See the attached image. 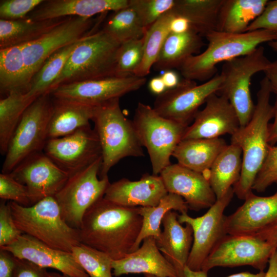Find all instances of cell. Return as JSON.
<instances>
[{"instance_id":"1","label":"cell","mask_w":277,"mask_h":277,"mask_svg":"<svg viewBox=\"0 0 277 277\" xmlns=\"http://www.w3.org/2000/svg\"><path fill=\"white\" fill-rule=\"evenodd\" d=\"M138 207L124 206L104 197L85 213L78 229L81 243L117 260L133 251L141 230Z\"/></svg>"},{"instance_id":"2","label":"cell","mask_w":277,"mask_h":277,"mask_svg":"<svg viewBox=\"0 0 277 277\" xmlns=\"http://www.w3.org/2000/svg\"><path fill=\"white\" fill-rule=\"evenodd\" d=\"M272 92L270 82L265 76L260 82L256 104L249 123L231 135V143L242 151V167L239 181L233 186L237 197L245 200L252 193L256 175L267 156L269 122L274 115L273 106L270 103Z\"/></svg>"},{"instance_id":"3","label":"cell","mask_w":277,"mask_h":277,"mask_svg":"<svg viewBox=\"0 0 277 277\" xmlns=\"http://www.w3.org/2000/svg\"><path fill=\"white\" fill-rule=\"evenodd\" d=\"M205 37L208 41L202 53L189 57L179 68L183 78L192 81H208L215 75L216 65L245 55L264 43L277 39V33L258 30L242 33L213 30Z\"/></svg>"},{"instance_id":"4","label":"cell","mask_w":277,"mask_h":277,"mask_svg":"<svg viewBox=\"0 0 277 277\" xmlns=\"http://www.w3.org/2000/svg\"><path fill=\"white\" fill-rule=\"evenodd\" d=\"M14 221L23 234L55 249L71 252L81 243L78 230L63 219L54 197H48L29 206L8 202Z\"/></svg>"},{"instance_id":"5","label":"cell","mask_w":277,"mask_h":277,"mask_svg":"<svg viewBox=\"0 0 277 277\" xmlns=\"http://www.w3.org/2000/svg\"><path fill=\"white\" fill-rule=\"evenodd\" d=\"M119 100L96 106L92 120L102 149L100 178L108 176L111 168L123 159L144 156L132 121L124 115Z\"/></svg>"},{"instance_id":"6","label":"cell","mask_w":277,"mask_h":277,"mask_svg":"<svg viewBox=\"0 0 277 277\" xmlns=\"http://www.w3.org/2000/svg\"><path fill=\"white\" fill-rule=\"evenodd\" d=\"M121 45L103 29L82 38L51 86L50 93L61 85L115 76Z\"/></svg>"},{"instance_id":"7","label":"cell","mask_w":277,"mask_h":277,"mask_svg":"<svg viewBox=\"0 0 277 277\" xmlns=\"http://www.w3.org/2000/svg\"><path fill=\"white\" fill-rule=\"evenodd\" d=\"M132 122L141 145L148 153L152 174L159 175L171 164L170 157L188 126L163 117L141 102Z\"/></svg>"},{"instance_id":"8","label":"cell","mask_w":277,"mask_h":277,"mask_svg":"<svg viewBox=\"0 0 277 277\" xmlns=\"http://www.w3.org/2000/svg\"><path fill=\"white\" fill-rule=\"evenodd\" d=\"M52 108L50 93L37 97L27 108L9 141L2 173H11L28 157L43 151Z\"/></svg>"},{"instance_id":"9","label":"cell","mask_w":277,"mask_h":277,"mask_svg":"<svg viewBox=\"0 0 277 277\" xmlns=\"http://www.w3.org/2000/svg\"><path fill=\"white\" fill-rule=\"evenodd\" d=\"M272 65L262 46L245 55L224 63L221 73L223 81L217 93L226 97L231 103L240 127L249 123L254 111L250 92L252 76L260 71L264 72Z\"/></svg>"},{"instance_id":"10","label":"cell","mask_w":277,"mask_h":277,"mask_svg":"<svg viewBox=\"0 0 277 277\" xmlns=\"http://www.w3.org/2000/svg\"><path fill=\"white\" fill-rule=\"evenodd\" d=\"M101 157L70 175L54 196L63 219L71 227L79 229L83 216L95 203L104 197L110 183L108 176L100 178Z\"/></svg>"},{"instance_id":"11","label":"cell","mask_w":277,"mask_h":277,"mask_svg":"<svg viewBox=\"0 0 277 277\" xmlns=\"http://www.w3.org/2000/svg\"><path fill=\"white\" fill-rule=\"evenodd\" d=\"M277 249L258 236L225 235L204 261L201 270L208 272L216 267L249 265L264 271Z\"/></svg>"},{"instance_id":"12","label":"cell","mask_w":277,"mask_h":277,"mask_svg":"<svg viewBox=\"0 0 277 277\" xmlns=\"http://www.w3.org/2000/svg\"><path fill=\"white\" fill-rule=\"evenodd\" d=\"M223 81L221 73L199 85L183 78L176 87L157 95L152 108L163 117L188 126L201 105L219 92Z\"/></svg>"},{"instance_id":"13","label":"cell","mask_w":277,"mask_h":277,"mask_svg":"<svg viewBox=\"0 0 277 277\" xmlns=\"http://www.w3.org/2000/svg\"><path fill=\"white\" fill-rule=\"evenodd\" d=\"M94 22L93 17L69 16L38 39L22 44L28 88L48 57L61 48L93 32L97 23Z\"/></svg>"},{"instance_id":"14","label":"cell","mask_w":277,"mask_h":277,"mask_svg":"<svg viewBox=\"0 0 277 277\" xmlns=\"http://www.w3.org/2000/svg\"><path fill=\"white\" fill-rule=\"evenodd\" d=\"M43 152L70 176L102 157L98 137L90 125L64 136L49 138Z\"/></svg>"},{"instance_id":"15","label":"cell","mask_w":277,"mask_h":277,"mask_svg":"<svg viewBox=\"0 0 277 277\" xmlns=\"http://www.w3.org/2000/svg\"><path fill=\"white\" fill-rule=\"evenodd\" d=\"M234 193L232 187L223 197L216 200L201 216L192 217L187 213L178 215L179 222L189 224L193 230V243L187 263V266L190 269L201 270L204 261L211 250L227 234L224 230L225 215L224 212Z\"/></svg>"},{"instance_id":"16","label":"cell","mask_w":277,"mask_h":277,"mask_svg":"<svg viewBox=\"0 0 277 277\" xmlns=\"http://www.w3.org/2000/svg\"><path fill=\"white\" fill-rule=\"evenodd\" d=\"M146 80L135 75L110 76L61 85L50 94L54 97L98 106L138 90Z\"/></svg>"},{"instance_id":"17","label":"cell","mask_w":277,"mask_h":277,"mask_svg":"<svg viewBox=\"0 0 277 277\" xmlns=\"http://www.w3.org/2000/svg\"><path fill=\"white\" fill-rule=\"evenodd\" d=\"M10 173L27 188L31 205L54 197L70 176L43 151L28 157Z\"/></svg>"},{"instance_id":"18","label":"cell","mask_w":277,"mask_h":277,"mask_svg":"<svg viewBox=\"0 0 277 277\" xmlns=\"http://www.w3.org/2000/svg\"><path fill=\"white\" fill-rule=\"evenodd\" d=\"M232 214L225 216L226 234L258 236L277 224V191L268 196L253 192Z\"/></svg>"},{"instance_id":"19","label":"cell","mask_w":277,"mask_h":277,"mask_svg":"<svg viewBox=\"0 0 277 277\" xmlns=\"http://www.w3.org/2000/svg\"><path fill=\"white\" fill-rule=\"evenodd\" d=\"M205 103L204 108L196 114L193 123L187 127L182 140L232 135L240 128L237 114L226 97L214 93Z\"/></svg>"},{"instance_id":"20","label":"cell","mask_w":277,"mask_h":277,"mask_svg":"<svg viewBox=\"0 0 277 277\" xmlns=\"http://www.w3.org/2000/svg\"><path fill=\"white\" fill-rule=\"evenodd\" d=\"M168 193L181 196L191 210L209 208L216 201L207 177L178 163L170 164L159 174Z\"/></svg>"},{"instance_id":"21","label":"cell","mask_w":277,"mask_h":277,"mask_svg":"<svg viewBox=\"0 0 277 277\" xmlns=\"http://www.w3.org/2000/svg\"><path fill=\"white\" fill-rule=\"evenodd\" d=\"M0 249L41 267L54 269L63 274L90 277L75 261L71 252L54 249L25 234H22L13 244L0 247Z\"/></svg>"},{"instance_id":"22","label":"cell","mask_w":277,"mask_h":277,"mask_svg":"<svg viewBox=\"0 0 277 277\" xmlns=\"http://www.w3.org/2000/svg\"><path fill=\"white\" fill-rule=\"evenodd\" d=\"M168 193L160 175L145 173L138 181L124 178L110 183L104 198L126 207H153Z\"/></svg>"},{"instance_id":"23","label":"cell","mask_w":277,"mask_h":277,"mask_svg":"<svg viewBox=\"0 0 277 277\" xmlns=\"http://www.w3.org/2000/svg\"><path fill=\"white\" fill-rule=\"evenodd\" d=\"M112 266L115 276L143 273L159 277H179L173 266L159 249L153 236L144 239L141 247L124 258L113 260Z\"/></svg>"},{"instance_id":"24","label":"cell","mask_w":277,"mask_h":277,"mask_svg":"<svg viewBox=\"0 0 277 277\" xmlns=\"http://www.w3.org/2000/svg\"><path fill=\"white\" fill-rule=\"evenodd\" d=\"M129 0L44 1L27 16L33 21L76 16L92 17L98 14L116 11L128 6Z\"/></svg>"},{"instance_id":"25","label":"cell","mask_w":277,"mask_h":277,"mask_svg":"<svg viewBox=\"0 0 277 277\" xmlns=\"http://www.w3.org/2000/svg\"><path fill=\"white\" fill-rule=\"evenodd\" d=\"M178 215L173 210L166 214L162 222L163 230L156 242L161 252L175 269L179 277H182L193 237L191 226H182L178 220Z\"/></svg>"},{"instance_id":"26","label":"cell","mask_w":277,"mask_h":277,"mask_svg":"<svg viewBox=\"0 0 277 277\" xmlns=\"http://www.w3.org/2000/svg\"><path fill=\"white\" fill-rule=\"evenodd\" d=\"M52 97L53 108L48 139L64 136L90 125L96 106Z\"/></svg>"},{"instance_id":"27","label":"cell","mask_w":277,"mask_h":277,"mask_svg":"<svg viewBox=\"0 0 277 277\" xmlns=\"http://www.w3.org/2000/svg\"><path fill=\"white\" fill-rule=\"evenodd\" d=\"M227 145L225 140L220 137L183 140L176 146L172 156L179 164L208 178L214 161Z\"/></svg>"},{"instance_id":"28","label":"cell","mask_w":277,"mask_h":277,"mask_svg":"<svg viewBox=\"0 0 277 277\" xmlns=\"http://www.w3.org/2000/svg\"><path fill=\"white\" fill-rule=\"evenodd\" d=\"M205 45L202 36L190 30L185 33H170L166 37L153 67L156 70L179 68Z\"/></svg>"},{"instance_id":"29","label":"cell","mask_w":277,"mask_h":277,"mask_svg":"<svg viewBox=\"0 0 277 277\" xmlns=\"http://www.w3.org/2000/svg\"><path fill=\"white\" fill-rule=\"evenodd\" d=\"M267 0H223L216 30L230 33L246 32L249 25L264 10Z\"/></svg>"},{"instance_id":"30","label":"cell","mask_w":277,"mask_h":277,"mask_svg":"<svg viewBox=\"0 0 277 277\" xmlns=\"http://www.w3.org/2000/svg\"><path fill=\"white\" fill-rule=\"evenodd\" d=\"M242 167V151L231 143L219 154L208 174L216 200L221 199L239 181Z\"/></svg>"},{"instance_id":"31","label":"cell","mask_w":277,"mask_h":277,"mask_svg":"<svg viewBox=\"0 0 277 277\" xmlns=\"http://www.w3.org/2000/svg\"><path fill=\"white\" fill-rule=\"evenodd\" d=\"M33 21L27 17L17 20L0 19V49L35 41L67 18Z\"/></svg>"},{"instance_id":"32","label":"cell","mask_w":277,"mask_h":277,"mask_svg":"<svg viewBox=\"0 0 277 277\" xmlns=\"http://www.w3.org/2000/svg\"><path fill=\"white\" fill-rule=\"evenodd\" d=\"M223 0H175L172 9L175 15L188 20L191 30L205 36L216 30Z\"/></svg>"},{"instance_id":"33","label":"cell","mask_w":277,"mask_h":277,"mask_svg":"<svg viewBox=\"0 0 277 277\" xmlns=\"http://www.w3.org/2000/svg\"><path fill=\"white\" fill-rule=\"evenodd\" d=\"M0 89L6 96L28 91L22 44L0 49Z\"/></svg>"},{"instance_id":"34","label":"cell","mask_w":277,"mask_h":277,"mask_svg":"<svg viewBox=\"0 0 277 277\" xmlns=\"http://www.w3.org/2000/svg\"><path fill=\"white\" fill-rule=\"evenodd\" d=\"M188 209L187 204L181 196L171 193L165 196L155 206L138 207V213L142 216L143 223L133 251L139 248L145 238L153 236L156 240L159 238L162 232L160 226L168 211H177L183 214L187 213Z\"/></svg>"},{"instance_id":"35","label":"cell","mask_w":277,"mask_h":277,"mask_svg":"<svg viewBox=\"0 0 277 277\" xmlns=\"http://www.w3.org/2000/svg\"><path fill=\"white\" fill-rule=\"evenodd\" d=\"M81 39L61 48L48 57L32 78L25 93L27 98H36L42 95L50 93L51 86Z\"/></svg>"},{"instance_id":"36","label":"cell","mask_w":277,"mask_h":277,"mask_svg":"<svg viewBox=\"0 0 277 277\" xmlns=\"http://www.w3.org/2000/svg\"><path fill=\"white\" fill-rule=\"evenodd\" d=\"M36 98H28L25 93L13 92L1 99L0 151L2 154H6L9 141L23 114Z\"/></svg>"},{"instance_id":"37","label":"cell","mask_w":277,"mask_h":277,"mask_svg":"<svg viewBox=\"0 0 277 277\" xmlns=\"http://www.w3.org/2000/svg\"><path fill=\"white\" fill-rule=\"evenodd\" d=\"M175 14L172 9L147 28L144 36L143 57L134 75L146 77L155 63L163 45L170 33V24Z\"/></svg>"},{"instance_id":"38","label":"cell","mask_w":277,"mask_h":277,"mask_svg":"<svg viewBox=\"0 0 277 277\" xmlns=\"http://www.w3.org/2000/svg\"><path fill=\"white\" fill-rule=\"evenodd\" d=\"M102 29L122 44L143 38L147 29L128 6L113 12L106 19Z\"/></svg>"},{"instance_id":"39","label":"cell","mask_w":277,"mask_h":277,"mask_svg":"<svg viewBox=\"0 0 277 277\" xmlns=\"http://www.w3.org/2000/svg\"><path fill=\"white\" fill-rule=\"evenodd\" d=\"M71 253L90 277H113V260L106 253L81 243Z\"/></svg>"},{"instance_id":"40","label":"cell","mask_w":277,"mask_h":277,"mask_svg":"<svg viewBox=\"0 0 277 277\" xmlns=\"http://www.w3.org/2000/svg\"><path fill=\"white\" fill-rule=\"evenodd\" d=\"M144 37L122 43L117 52L115 76L134 75L143 57Z\"/></svg>"},{"instance_id":"41","label":"cell","mask_w":277,"mask_h":277,"mask_svg":"<svg viewBox=\"0 0 277 277\" xmlns=\"http://www.w3.org/2000/svg\"><path fill=\"white\" fill-rule=\"evenodd\" d=\"M175 0H129V6L136 13L146 29L171 10Z\"/></svg>"},{"instance_id":"42","label":"cell","mask_w":277,"mask_h":277,"mask_svg":"<svg viewBox=\"0 0 277 277\" xmlns=\"http://www.w3.org/2000/svg\"><path fill=\"white\" fill-rule=\"evenodd\" d=\"M0 197L24 206L31 205L27 188L10 173L0 174Z\"/></svg>"},{"instance_id":"43","label":"cell","mask_w":277,"mask_h":277,"mask_svg":"<svg viewBox=\"0 0 277 277\" xmlns=\"http://www.w3.org/2000/svg\"><path fill=\"white\" fill-rule=\"evenodd\" d=\"M274 183L277 184V146L270 145L265 160L253 183L252 190L263 192Z\"/></svg>"},{"instance_id":"44","label":"cell","mask_w":277,"mask_h":277,"mask_svg":"<svg viewBox=\"0 0 277 277\" xmlns=\"http://www.w3.org/2000/svg\"><path fill=\"white\" fill-rule=\"evenodd\" d=\"M44 1L43 0L1 1V19L17 20L25 18Z\"/></svg>"},{"instance_id":"45","label":"cell","mask_w":277,"mask_h":277,"mask_svg":"<svg viewBox=\"0 0 277 277\" xmlns=\"http://www.w3.org/2000/svg\"><path fill=\"white\" fill-rule=\"evenodd\" d=\"M22 234L14 221L8 203L3 201L0 205V247L13 244Z\"/></svg>"},{"instance_id":"46","label":"cell","mask_w":277,"mask_h":277,"mask_svg":"<svg viewBox=\"0 0 277 277\" xmlns=\"http://www.w3.org/2000/svg\"><path fill=\"white\" fill-rule=\"evenodd\" d=\"M258 30L277 33V0L268 1L262 13L249 25L246 32Z\"/></svg>"},{"instance_id":"47","label":"cell","mask_w":277,"mask_h":277,"mask_svg":"<svg viewBox=\"0 0 277 277\" xmlns=\"http://www.w3.org/2000/svg\"><path fill=\"white\" fill-rule=\"evenodd\" d=\"M14 257L13 277H49L46 268L29 261Z\"/></svg>"},{"instance_id":"48","label":"cell","mask_w":277,"mask_h":277,"mask_svg":"<svg viewBox=\"0 0 277 277\" xmlns=\"http://www.w3.org/2000/svg\"><path fill=\"white\" fill-rule=\"evenodd\" d=\"M15 266L14 256L0 249V277H13Z\"/></svg>"},{"instance_id":"49","label":"cell","mask_w":277,"mask_h":277,"mask_svg":"<svg viewBox=\"0 0 277 277\" xmlns=\"http://www.w3.org/2000/svg\"><path fill=\"white\" fill-rule=\"evenodd\" d=\"M191 30L188 19L181 16L174 15L170 24L171 33L180 34Z\"/></svg>"},{"instance_id":"50","label":"cell","mask_w":277,"mask_h":277,"mask_svg":"<svg viewBox=\"0 0 277 277\" xmlns=\"http://www.w3.org/2000/svg\"><path fill=\"white\" fill-rule=\"evenodd\" d=\"M161 76L167 90L176 87L181 80L178 74L173 70H166Z\"/></svg>"},{"instance_id":"51","label":"cell","mask_w":277,"mask_h":277,"mask_svg":"<svg viewBox=\"0 0 277 277\" xmlns=\"http://www.w3.org/2000/svg\"><path fill=\"white\" fill-rule=\"evenodd\" d=\"M274 108V121L269 125L268 141L270 145L273 146L277 143V94L273 105Z\"/></svg>"},{"instance_id":"52","label":"cell","mask_w":277,"mask_h":277,"mask_svg":"<svg viewBox=\"0 0 277 277\" xmlns=\"http://www.w3.org/2000/svg\"><path fill=\"white\" fill-rule=\"evenodd\" d=\"M148 87L150 92L157 96L162 94L167 90L161 76L152 78L149 82Z\"/></svg>"},{"instance_id":"53","label":"cell","mask_w":277,"mask_h":277,"mask_svg":"<svg viewBox=\"0 0 277 277\" xmlns=\"http://www.w3.org/2000/svg\"><path fill=\"white\" fill-rule=\"evenodd\" d=\"M264 73L270 82L272 92L277 94V65L274 62L271 67Z\"/></svg>"},{"instance_id":"54","label":"cell","mask_w":277,"mask_h":277,"mask_svg":"<svg viewBox=\"0 0 277 277\" xmlns=\"http://www.w3.org/2000/svg\"><path fill=\"white\" fill-rule=\"evenodd\" d=\"M258 236L277 247V224L264 231Z\"/></svg>"},{"instance_id":"55","label":"cell","mask_w":277,"mask_h":277,"mask_svg":"<svg viewBox=\"0 0 277 277\" xmlns=\"http://www.w3.org/2000/svg\"><path fill=\"white\" fill-rule=\"evenodd\" d=\"M265 277H277V249L271 256Z\"/></svg>"},{"instance_id":"56","label":"cell","mask_w":277,"mask_h":277,"mask_svg":"<svg viewBox=\"0 0 277 277\" xmlns=\"http://www.w3.org/2000/svg\"><path fill=\"white\" fill-rule=\"evenodd\" d=\"M207 273L201 270H192L186 266L184 269L182 277H208Z\"/></svg>"},{"instance_id":"57","label":"cell","mask_w":277,"mask_h":277,"mask_svg":"<svg viewBox=\"0 0 277 277\" xmlns=\"http://www.w3.org/2000/svg\"><path fill=\"white\" fill-rule=\"evenodd\" d=\"M266 272L264 271H260L257 273H252L249 272H242L230 275L226 277H265Z\"/></svg>"},{"instance_id":"58","label":"cell","mask_w":277,"mask_h":277,"mask_svg":"<svg viewBox=\"0 0 277 277\" xmlns=\"http://www.w3.org/2000/svg\"><path fill=\"white\" fill-rule=\"evenodd\" d=\"M268 45L274 51L277 52V39L268 43Z\"/></svg>"},{"instance_id":"59","label":"cell","mask_w":277,"mask_h":277,"mask_svg":"<svg viewBox=\"0 0 277 277\" xmlns=\"http://www.w3.org/2000/svg\"><path fill=\"white\" fill-rule=\"evenodd\" d=\"M50 274L52 277H73V276H69L65 274H60L59 273H54V272L50 273Z\"/></svg>"},{"instance_id":"60","label":"cell","mask_w":277,"mask_h":277,"mask_svg":"<svg viewBox=\"0 0 277 277\" xmlns=\"http://www.w3.org/2000/svg\"><path fill=\"white\" fill-rule=\"evenodd\" d=\"M144 275H145V277H159L155 275L147 274H144Z\"/></svg>"},{"instance_id":"61","label":"cell","mask_w":277,"mask_h":277,"mask_svg":"<svg viewBox=\"0 0 277 277\" xmlns=\"http://www.w3.org/2000/svg\"><path fill=\"white\" fill-rule=\"evenodd\" d=\"M49 277H52L50 272L49 273Z\"/></svg>"},{"instance_id":"62","label":"cell","mask_w":277,"mask_h":277,"mask_svg":"<svg viewBox=\"0 0 277 277\" xmlns=\"http://www.w3.org/2000/svg\"><path fill=\"white\" fill-rule=\"evenodd\" d=\"M274 63L277 65V60L274 62Z\"/></svg>"}]
</instances>
